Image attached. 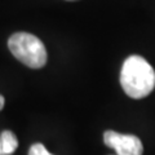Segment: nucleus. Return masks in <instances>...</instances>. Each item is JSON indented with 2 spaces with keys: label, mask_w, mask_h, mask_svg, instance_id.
Segmentation results:
<instances>
[{
  "label": "nucleus",
  "mask_w": 155,
  "mask_h": 155,
  "mask_svg": "<svg viewBox=\"0 0 155 155\" xmlns=\"http://www.w3.org/2000/svg\"><path fill=\"white\" fill-rule=\"evenodd\" d=\"M120 84L129 97L143 98L155 88V71L143 57L130 56L122 66Z\"/></svg>",
  "instance_id": "obj_1"
},
{
  "label": "nucleus",
  "mask_w": 155,
  "mask_h": 155,
  "mask_svg": "<svg viewBox=\"0 0 155 155\" xmlns=\"http://www.w3.org/2000/svg\"><path fill=\"white\" fill-rule=\"evenodd\" d=\"M8 47L12 54L30 69H41L47 64L45 47L40 39L32 34H13L8 40Z\"/></svg>",
  "instance_id": "obj_2"
},
{
  "label": "nucleus",
  "mask_w": 155,
  "mask_h": 155,
  "mask_svg": "<svg viewBox=\"0 0 155 155\" xmlns=\"http://www.w3.org/2000/svg\"><path fill=\"white\" fill-rule=\"evenodd\" d=\"M104 141L109 147L114 149L118 155H142L143 145L137 136L122 134L114 130H106Z\"/></svg>",
  "instance_id": "obj_3"
},
{
  "label": "nucleus",
  "mask_w": 155,
  "mask_h": 155,
  "mask_svg": "<svg viewBox=\"0 0 155 155\" xmlns=\"http://www.w3.org/2000/svg\"><path fill=\"white\" fill-rule=\"evenodd\" d=\"M2 140V155H11L18 147V140L11 130H4L0 134Z\"/></svg>",
  "instance_id": "obj_4"
},
{
  "label": "nucleus",
  "mask_w": 155,
  "mask_h": 155,
  "mask_svg": "<svg viewBox=\"0 0 155 155\" xmlns=\"http://www.w3.org/2000/svg\"><path fill=\"white\" fill-rule=\"evenodd\" d=\"M28 155H53L51 154L43 143H34L28 150Z\"/></svg>",
  "instance_id": "obj_5"
},
{
  "label": "nucleus",
  "mask_w": 155,
  "mask_h": 155,
  "mask_svg": "<svg viewBox=\"0 0 155 155\" xmlns=\"http://www.w3.org/2000/svg\"><path fill=\"white\" fill-rule=\"evenodd\" d=\"M4 104H5V100H4V97L0 94V110L4 107Z\"/></svg>",
  "instance_id": "obj_6"
},
{
  "label": "nucleus",
  "mask_w": 155,
  "mask_h": 155,
  "mask_svg": "<svg viewBox=\"0 0 155 155\" xmlns=\"http://www.w3.org/2000/svg\"><path fill=\"white\" fill-rule=\"evenodd\" d=\"M0 155H2V140H0Z\"/></svg>",
  "instance_id": "obj_7"
},
{
  "label": "nucleus",
  "mask_w": 155,
  "mask_h": 155,
  "mask_svg": "<svg viewBox=\"0 0 155 155\" xmlns=\"http://www.w3.org/2000/svg\"><path fill=\"white\" fill-rule=\"evenodd\" d=\"M67 2H74V0H67Z\"/></svg>",
  "instance_id": "obj_8"
}]
</instances>
